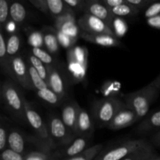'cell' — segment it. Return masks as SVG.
Here are the masks:
<instances>
[{"mask_svg": "<svg viewBox=\"0 0 160 160\" xmlns=\"http://www.w3.org/2000/svg\"><path fill=\"white\" fill-rule=\"evenodd\" d=\"M159 94L160 73L145 87L125 95L124 102L128 107L136 112L138 119L141 120L148 115L150 107L157 99Z\"/></svg>", "mask_w": 160, "mask_h": 160, "instance_id": "obj_1", "label": "cell"}, {"mask_svg": "<svg viewBox=\"0 0 160 160\" xmlns=\"http://www.w3.org/2000/svg\"><path fill=\"white\" fill-rule=\"evenodd\" d=\"M1 99L4 107L14 119L26 123V98L17 84L12 81L6 80L1 86Z\"/></svg>", "mask_w": 160, "mask_h": 160, "instance_id": "obj_2", "label": "cell"}, {"mask_svg": "<svg viewBox=\"0 0 160 160\" xmlns=\"http://www.w3.org/2000/svg\"><path fill=\"white\" fill-rule=\"evenodd\" d=\"M124 106V101L117 97L102 98L97 100L92 107L94 120L98 128H107L114 116Z\"/></svg>", "mask_w": 160, "mask_h": 160, "instance_id": "obj_3", "label": "cell"}, {"mask_svg": "<svg viewBox=\"0 0 160 160\" xmlns=\"http://www.w3.org/2000/svg\"><path fill=\"white\" fill-rule=\"evenodd\" d=\"M67 65L73 82L84 80L88 65V50L85 46L75 45L67 52Z\"/></svg>", "mask_w": 160, "mask_h": 160, "instance_id": "obj_4", "label": "cell"}, {"mask_svg": "<svg viewBox=\"0 0 160 160\" xmlns=\"http://www.w3.org/2000/svg\"><path fill=\"white\" fill-rule=\"evenodd\" d=\"M25 112H26L27 123L32 128L34 136L37 137V138L51 151L54 152L55 150L57 149V146L50 136L47 123L44 121L39 112L28 100H26Z\"/></svg>", "mask_w": 160, "mask_h": 160, "instance_id": "obj_5", "label": "cell"}, {"mask_svg": "<svg viewBox=\"0 0 160 160\" xmlns=\"http://www.w3.org/2000/svg\"><path fill=\"white\" fill-rule=\"evenodd\" d=\"M149 142L145 139H133L103 148L94 160H122L133 152L145 146Z\"/></svg>", "mask_w": 160, "mask_h": 160, "instance_id": "obj_6", "label": "cell"}, {"mask_svg": "<svg viewBox=\"0 0 160 160\" xmlns=\"http://www.w3.org/2000/svg\"><path fill=\"white\" fill-rule=\"evenodd\" d=\"M47 124L50 136L57 146V148L67 146L76 138L77 136L66 126L62 119L57 115H50L48 118Z\"/></svg>", "mask_w": 160, "mask_h": 160, "instance_id": "obj_7", "label": "cell"}, {"mask_svg": "<svg viewBox=\"0 0 160 160\" xmlns=\"http://www.w3.org/2000/svg\"><path fill=\"white\" fill-rule=\"evenodd\" d=\"M12 79L27 90H34L29 74L28 61H25L21 55L18 54L10 59Z\"/></svg>", "mask_w": 160, "mask_h": 160, "instance_id": "obj_8", "label": "cell"}, {"mask_svg": "<svg viewBox=\"0 0 160 160\" xmlns=\"http://www.w3.org/2000/svg\"><path fill=\"white\" fill-rule=\"evenodd\" d=\"M78 24L83 32L88 34H108L116 35L112 28L106 22L91 14H83L78 20Z\"/></svg>", "mask_w": 160, "mask_h": 160, "instance_id": "obj_9", "label": "cell"}, {"mask_svg": "<svg viewBox=\"0 0 160 160\" xmlns=\"http://www.w3.org/2000/svg\"><path fill=\"white\" fill-rule=\"evenodd\" d=\"M89 138L78 136L76 138L67 146L63 148H57L53 152L55 157L58 159H67L73 156L79 155L89 148V144L91 142Z\"/></svg>", "mask_w": 160, "mask_h": 160, "instance_id": "obj_10", "label": "cell"}, {"mask_svg": "<svg viewBox=\"0 0 160 160\" xmlns=\"http://www.w3.org/2000/svg\"><path fill=\"white\" fill-rule=\"evenodd\" d=\"M48 85L61 98L65 99L67 95V84L65 73L58 65L48 67Z\"/></svg>", "mask_w": 160, "mask_h": 160, "instance_id": "obj_11", "label": "cell"}, {"mask_svg": "<svg viewBox=\"0 0 160 160\" xmlns=\"http://www.w3.org/2000/svg\"><path fill=\"white\" fill-rule=\"evenodd\" d=\"M54 28L57 31L76 38L79 37L81 33L80 32L81 29L78 24V20H76L74 10L55 18Z\"/></svg>", "mask_w": 160, "mask_h": 160, "instance_id": "obj_12", "label": "cell"}, {"mask_svg": "<svg viewBox=\"0 0 160 160\" xmlns=\"http://www.w3.org/2000/svg\"><path fill=\"white\" fill-rule=\"evenodd\" d=\"M83 10L84 13L91 14L102 20L112 28L115 17L111 12L110 9L103 3L102 0H85Z\"/></svg>", "mask_w": 160, "mask_h": 160, "instance_id": "obj_13", "label": "cell"}, {"mask_svg": "<svg viewBox=\"0 0 160 160\" xmlns=\"http://www.w3.org/2000/svg\"><path fill=\"white\" fill-rule=\"evenodd\" d=\"M138 120V117L136 112L126 106L114 116L107 128L111 131H119L131 126Z\"/></svg>", "mask_w": 160, "mask_h": 160, "instance_id": "obj_14", "label": "cell"}, {"mask_svg": "<svg viewBox=\"0 0 160 160\" xmlns=\"http://www.w3.org/2000/svg\"><path fill=\"white\" fill-rule=\"evenodd\" d=\"M81 106L75 100H69L62 106L61 119L66 126L77 136V122Z\"/></svg>", "mask_w": 160, "mask_h": 160, "instance_id": "obj_15", "label": "cell"}, {"mask_svg": "<svg viewBox=\"0 0 160 160\" xmlns=\"http://www.w3.org/2000/svg\"><path fill=\"white\" fill-rule=\"evenodd\" d=\"M80 36L86 42L99 46L107 47V48L123 47V43L116 35L108 34H88L82 31Z\"/></svg>", "mask_w": 160, "mask_h": 160, "instance_id": "obj_16", "label": "cell"}, {"mask_svg": "<svg viewBox=\"0 0 160 160\" xmlns=\"http://www.w3.org/2000/svg\"><path fill=\"white\" fill-rule=\"evenodd\" d=\"M95 132V123L86 109L81 107L77 122V137H86L92 138Z\"/></svg>", "mask_w": 160, "mask_h": 160, "instance_id": "obj_17", "label": "cell"}, {"mask_svg": "<svg viewBox=\"0 0 160 160\" xmlns=\"http://www.w3.org/2000/svg\"><path fill=\"white\" fill-rule=\"evenodd\" d=\"M29 144L28 136L17 128H11L8 138V148L20 154L26 155L27 145Z\"/></svg>", "mask_w": 160, "mask_h": 160, "instance_id": "obj_18", "label": "cell"}, {"mask_svg": "<svg viewBox=\"0 0 160 160\" xmlns=\"http://www.w3.org/2000/svg\"><path fill=\"white\" fill-rule=\"evenodd\" d=\"M160 131V109L148 114L136 128L138 134H148L149 133H156Z\"/></svg>", "mask_w": 160, "mask_h": 160, "instance_id": "obj_19", "label": "cell"}, {"mask_svg": "<svg viewBox=\"0 0 160 160\" xmlns=\"http://www.w3.org/2000/svg\"><path fill=\"white\" fill-rule=\"evenodd\" d=\"M42 32L43 34L44 46L45 49L52 55L59 52L60 45L58 40L56 30L51 27H45Z\"/></svg>", "mask_w": 160, "mask_h": 160, "instance_id": "obj_20", "label": "cell"}, {"mask_svg": "<svg viewBox=\"0 0 160 160\" xmlns=\"http://www.w3.org/2000/svg\"><path fill=\"white\" fill-rule=\"evenodd\" d=\"M28 17V11L25 6L18 0H12L9 9V19L18 26L23 24Z\"/></svg>", "mask_w": 160, "mask_h": 160, "instance_id": "obj_21", "label": "cell"}, {"mask_svg": "<svg viewBox=\"0 0 160 160\" xmlns=\"http://www.w3.org/2000/svg\"><path fill=\"white\" fill-rule=\"evenodd\" d=\"M9 61L10 59L8 56L6 48V38L4 34V31L0 30V66L2 71L9 78H12Z\"/></svg>", "mask_w": 160, "mask_h": 160, "instance_id": "obj_22", "label": "cell"}, {"mask_svg": "<svg viewBox=\"0 0 160 160\" xmlns=\"http://www.w3.org/2000/svg\"><path fill=\"white\" fill-rule=\"evenodd\" d=\"M48 11L54 18L73 10L63 0H46Z\"/></svg>", "mask_w": 160, "mask_h": 160, "instance_id": "obj_23", "label": "cell"}, {"mask_svg": "<svg viewBox=\"0 0 160 160\" xmlns=\"http://www.w3.org/2000/svg\"><path fill=\"white\" fill-rule=\"evenodd\" d=\"M35 92L38 98L50 106H58L63 101V99L61 98L57 94L55 93L49 87L42 90L35 91Z\"/></svg>", "mask_w": 160, "mask_h": 160, "instance_id": "obj_24", "label": "cell"}, {"mask_svg": "<svg viewBox=\"0 0 160 160\" xmlns=\"http://www.w3.org/2000/svg\"><path fill=\"white\" fill-rule=\"evenodd\" d=\"M21 44V37L18 32L9 34V37L6 38V48L9 59L19 54Z\"/></svg>", "mask_w": 160, "mask_h": 160, "instance_id": "obj_25", "label": "cell"}, {"mask_svg": "<svg viewBox=\"0 0 160 160\" xmlns=\"http://www.w3.org/2000/svg\"><path fill=\"white\" fill-rule=\"evenodd\" d=\"M156 156L152 147L150 144L133 152L122 160H148Z\"/></svg>", "mask_w": 160, "mask_h": 160, "instance_id": "obj_26", "label": "cell"}, {"mask_svg": "<svg viewBox=\"0 0 160 160\" xmlns=\"http://www.w3.org/2000/svg\"><path fill=\"white\" fill-rule=\"evenodd\" d=\"M104 148L103 145L98 144L95 145L93 146L89 147L88 149L83 152L82 153L77 156H73V157L67 158V159H59V160H94L96 158V156L101 152L102 150Z\"/></svg>", "mask_w": 160, "mask_h": 160, "instance_id": "obj_27", "label": "cell"}, {"mask_svg": "<svg viewBox=\"0 0 160 160\" xmlns=\"http://www.w3.org/2000/svg\"><path fill=\"white\" fill-rule=\"evenodd\" d=\"M110 11L114 17H134L138 13L139 9L125 2L123 4L120 5V6H116V7L111 8Z\"/></svg>", "mask_w": 160, "mask_h": 160, "instance_id": "obj_28", "label": "cell"}, {"mask_svg": "<svg viewBox=\"0 0 160 160\" xmlns=\"http://www.w3.org/2000/svg\"><path fill=\"white\" fill-rule=\"evenodd\" d=\"M28 62L31 64L33 67L36 70V71L40 74V76L45 80L46 82H48V67L45 65L44 62L39 59H38L35 56L32 54L30 52L28 55ZM48 84V83H47Z\"/></svg>", "mask_w": 160, "mask_h": 160, "instance_id": "obj_29", "label": "cell"}, {"mask_svg": "<svg viewBox=\"0 0 160 160\" xmlns=\"http://www.w3.org/2000/svg\"><path fill=\"white\" fill-rule=\"evenodd\" d=\"M10 129L9 120L2 116L0 121V152L8 148V138Z\"/></svg>", "mask_w": 160, "mask_h": 160, "instance_id": "obj_30", "label": "cell"}, {"mask_svg": "<svg viewBox=\"0 0 160 160\" xmlns=\"http://www.w3.org/2000/svg\"><path fill=\"white\" fill-rule=\"evenodd\" d=\"M30 52L48 67L56 65V60L53 58L52 55L48 52L46 49H44L43 48H31Z\"/></svg>", "mask_w": 160, "mask_h": 160, "instance_id": "obj_31", "label": "cell"}, {"mask_svg": "<svg viewBox=\"0 0 160 160\" xmlns=\"http://www.w3.org/2000/svg\"><path fill=\"white\" fill-rule=\"evenodd\" d=\"M28 68H29L30 78H31V84H32L34 91L42 90V89L48 88L46 81L40 76V74L30 63H28Z\"/></svg>", "mask_w": 160, "mask_h": 160, "instance_id": "obj_32", "label": "cell"}, {"mask_svg": "<svg viewBox=\"0 0 160 160\" xmlns=\"http://www.w3.org/2000/svg\"><path fill=\"white\" fill-rule=\"evenodd\" d=\"M25 160H59L55 157L53 152L31 150L25 155Z\"/></svg>", "mask_w": 160, "mask_h": 160, "instance_id": "obj_33", "label": "cell"}, {"mask_svg": "<svg viewBox=\"0 0 160 160\" xmlns=\"http://www.w3.org/2000/svg\"><path fill=\"white\" fill-rule=\"evenodd\" d=\"M12 0H0V30H4L9 20V9Z\"/></svg>", "mask_w": 160, "mask_h": 160, "instance_id": "obj_34", "label": "cell"}, {"mask_svg": "<svg viewBox=\"0 0 160 160\" xmlns=\"http://www.w3.org/2000/svg\"><path fill=\"white\" fill-rule=\"evenodd\" d=\"M28 43L32 48H42L44 46L43 34L42 31L36 30H29L28 31Z\"/></svg>", "mask_w": 160, "mask_h": 160, "instance_id": "obj_35", "label": "cell"}, {"mask_svg": "<svg viewBox=\"0 0 160 160\" xmlns=\"http://www.w3.org/2000/svg\"><path fill=\"white\" fill-rule=\"evenodd\" d=\"M57 37L59 42V45H60L62 48H66V49L67 50L73 48V46L76 45V43L77 42H78V38L73 37V36L68 35V34L59 32V31H57Z\"/></svg>", "mask_w": 160, "mask_h": 160, "instance_id": "obj_36", "label": "cell"}, {"mask_svg": "<svg viewBox=\"0 0 160 160\" xmlns=\"http://www.w3.org/2000/svg\"><path fill=\"white\" fill-rule=\"evenodd\" d=\"M112 29L117 38L124 35L128 30L126 21L122 17H115L112 24Z\"/></svg>", "mask_w": 160, "mask_h": 160, "instance_id": "obj_37", "label": "cell"}, {"mask_svg": "<svg viewBox=\"0 0 160 160\" xmlns=\"http://www.w3.org/2000/svg\"><path fill=\"white\" fill-rule=\"evenodd\" d=\"M0 160H25V155L20 154L7 148L1 152Z\"/></svg>", "mask_w": 160, "mask_h": 160, "instance_id": "obj_38", "label": "cell"}, {"mask_svg": "<svg viewBox=\"0 0 160 160\" xmlns=\"http://www.w3.org/2000/svg\"><path fill=\"white\" fill-rule=\"evenodd\" d=\"M144 16L146 19L156 17V16H160V2H156L150 5L145 11Z\"/></svg>", "mask_w": 160, "mask_h": 160, "instance_id": "obj_39", "label": "cell"}, {"mask_svg": "<svg viewBox=\"0 0 160 160\" xmlns=\"http://www.w3.org/2000/svg\"><path fill=\"white\" fill-rule=\"evenodd\" d=\"M63 1L73 9H78V10L84 9L85 0H63Z\"/></svg>", "mask_w": 160, "mask_h": 160, "instance_id": "obj_40", "label": "cell"}, {"mask_svg": "<svg viewBox=\"0 0 160 160\" xmlns=\"http://www.w3.org/2000/svg\"><path fill=\"white\" fill-rule=\"evenodd\" d=\"M37 9L42 11L44 13H48V8H47L46 0H31V2Z\"/></svg>", "mask_w": 160, "mask_h": 160, "instance_id": "obj_41", "label": "cell"}, {"mask_svg": "<svg viewBox=\"0 0 160 160\" xmlns=\"http://www.w3.org/2000/svg\"><path fill=\"white\" fill-rule=\"evenodd\" d=\"M127 3L138 8V9H142L144 6L148 5L152 0H125Z\"/></svg>", "mask_w": 160, "mask_h": 160, "instance_id": "obj_42", "label": "cell"}, {"mask_svg": "<svg viewBox=\"0 0 160 160\" xmlns=\"http://www.w3.org/2000/svg\"><path fill=\"white\" fill-rule=\"evenodd\" d=\"M147 23L148 26L152 28L160 29V16H156V17L147 19Z\"/></svg>", "mask_w": 160, "mask_h": 160, "instance_id": "obj_43", "label": "cell"}, {"mask_svg": "<svg viewBox=\"0 0 160 160\" xmlns=\"http://www.w3.org/2000/svg\"><path fill=\"white\" fill-rule=\"evenodd\" d=\"M102 2L108 8H109V9L116 7V6H120V5L123 4V3L126 2L125 0H102Z\"/></svg>", "mask_w": 160, "mask_h": 160, "instance_id": "obj_44", "label": "cell"}, {"mask_svg": "<svg viewBox=\"0 0 160 160\" xmlns=\"http://www.w3.org/2000/svg\"><path fill=\"white\" fill-rule=\"evenodd\" d=\"M17 26H18V25H17L15 22H13L12 20H10V19H9V21L6 23V26H5L4 30L7 31V32L9 33V34H13V33H17L15 31H16V29H17ZM4 30H3V31H4Z\"/></svg>", "mask_w": 160, "mask_h": 160, "instance_id": "obj_45", "label": "cell"}, {"mask_svg": "<svg viewBox=\"0 0 160 160\" xmlns=\"http://www.w3.org/2000/svg\"><path fill=\"white\" fill-rule=\"evenodd\" d=\"M151 142L156 146L160 147V131L153 134L151 138Z\"/></svg>", "mask_w": 160, "mask_h": 160, "instance_id": "obj_46", "label": "cell"}, {"mask_svg": "<svg viewBox=\"0 0 160 160\" xmlns=\"http://www.w3.org/2000/svg\"><path fill=\"white\" fill-rule=\"evenodd\" d=\"M148 160H160V157H159V156H153V157L150 158V159H148Z\"/></svg>", "mask_w": 160, "mask_h": 160, "instance_id": "obj_47", "label": "cell"}, {"mask_svg": "<svg viewBox=\"0 0 160 160\" xmlns=\"http://www.w3.org/2000/svg\"><path fill=\"white\" fill-rule=\"evenodd\" d=\"M28 1H30V2H31V0H28Z\"/></svg>", "mask_w": 160, "mask_h": 160, "instance_id": "obj_48", "label": "cell"}, {"mask_svg": "<svg viewBox=\"0 0 160 160\" xmlns=\"http://www.w3.org/2000/svg\"><path fill=\"white\" fill-rule=\"evenodd\" d=\"M152 1H155V0H152Z\"/></svg>", "mask_w": 160, "mask_h": 160, "instance_id": "obj_49", "label": "cell"}]
</instances>
